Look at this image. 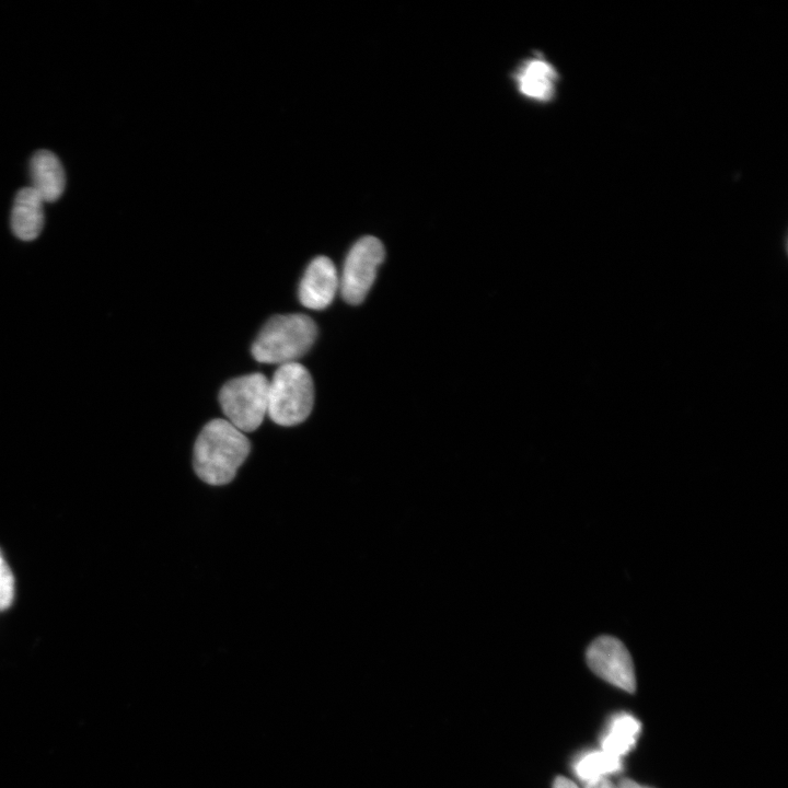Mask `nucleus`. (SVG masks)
<instances>
[{"label": "nucleus", "mask_w": 788, "mask_h": 788, "mask_svg": "<svg viewBox=\"0 0 788 788\" xmlns=\"http://www.w3.org/2000/svg\"><path fill=\"white\" fill-rule=\"evenodd\" d=\"M339 289V277L334 263L325 256L314 258L308 266L300 286V302L312 310L328 306Z\"/></svg>", "instance_id": "nucleus-7"}, {"label": "nucleus", "mask_w": 788, "mask_h": 788, "mask_svg": "<svg viewBox=\"0 0 788 788\" xmlns=\"http://www.w3.org/2000/svg\"><path fill=\"white\" fill-rule=\"evenodd\" d=\"M590 669L609 683L634 693L636 677L631 657L622 641L611 636L593 640L587 650Z\"/></svg>", "instance_id": "nucleus-6"}, {"label": "nucleus", "mask_w": 788, "mask_h": 788, "mask_svg": "<svg viewBox=\"0 0 788 788\" xmlns=\"http://www.w3.org/2000/svg\"><path fill=\"white\" fill-rule=\"evenodd\" d=\"M251 450L244 432L227 419H212L205 425L194 447V470L212 486L229 484Z\"/></svg>", "instance_id": "nucleus-1"}, {"label": "nucleus", "mask_w": 788, "mask_h": 788, "mask_svg": "<svg viewBox=\"0 0 788 788\" xmlns=\"http://www.w3.org/2000/svg\"><path fill=\"white\" fill-rule=\"evenodd\" d=\"M14 595V578L5 561L0 556V611L8 609Z\"/></svg>", "instance_id": "nucleus-13"}, {"label": "nucleus", "mask_w": 788, "mask_h": 788, "mask_svg": "<svg viewBox=\"0 0 788 788\" xmlns=\"http://www.w3.org/2000/svg\"><path fill=\"white\" fill-rule=\"evenodd\" d=\"M553 788H578V787L570 779L563 777V776H558L554 780Z\"/></svg>", "instance_id": "nucleus-15"}, {"label": "nucleus", "mask_w": 788, "mask_h": 788, "mask_svg": "<svg viewBox=\"0 0 788 788\" xmlns=\"http://www.w3.org/2000/svg\"><path fill=\"white\" fill-rule=\"evenodd\" d=\"M586 788H616V786L605 777H600L587 781Z\"/></svg>", "instance_id": "nucleus-14"}, {"label": "nucleus", "mask_w": 788, "mask_h": 788, "mask_svg": "<svg viewBox=\"0 0 788 788\" xmlns=\"http://www.w3.org/2000/svg\"><path fill=\"white\" fill-rule=\"evenodd\" d=\"M384 256L383 244L374 236H363L352 245L339 279V290L347 303L359 304L366 299Z\"/></svg>", "instance_id": "nucleus-5"}, {"label": "nucleus", "mask_w": 788, "mask_h": 788, "mask_svg": "<svg viewBox=\"0 0 788 788\" xmlns=\"http://www.w3.org/2000/svg\"><path fill=\"white\" fill-rule=\"evenodd\" d=\"M44 227V200L30 186L18 192L11 212V228L22 241H33Z\"/></svg>", "instance_id": "nucleus-10"}, {"label": "nucleus", "mask_w": 788, "mask_h": 788, "mask_svg": "<svg viewBox=\"0 0 788 788\" xmlns=\"http://www.w3.org/2000/svg\"><path fill=\"white\" fill-rule=\"evenodd\" d=\"M616 788H649V787L641 786L640 784H638L631 779L624 778L618 781Z\"/></svg>", "instance_id": "nucleus-16"}, {"label": "nucleus", "mask_w": 788, "mask_h": 788, "mask_svg": "<svg viewBox=\"0 0 788 788\" xmlns=\"http://www.w3.org/2000/svg\"><path fill=\"white\" fill-rule=\"evenodd\" d=\"M269 381L263 373H251L227 382L219 402L227 420L242 432H252L263 422L268 409Z\"/></svg>", "instance_id": "nucleus-4"}, {"label": "nucleus", "mask_w": 788, "mask_h": 788, "mask_svg": "<svg viewBox=\"0 0 788 788\" xmlns=\"http://www.w3.org/2000/svg\"><path fill=\"white\" fill-rule=\"evenodd\" d=\"M316 333L314 321L305 314L276 315L257 335L252 355L262 363L296 362L311 348Z\"/></svg>", "instance_id": "nucleus-2"}, {"label": "nucleus", "mask_w": 788, "mask_h": 788, "mask_svg": "<svg viewBox=\"0 0 788 788\" xmlns=\"http://www.w3.org/2000/svg\"><path fill=\"white\" fill-rule=\"evenodd\" d=\"M622 768L621 757L614 756L603 750L587 752L573 764L576 775L584 781L604 777Z\"/></svg>", "instance_id": "nucleus-12"}, {"label": "nucleus", "mask_w": 788, "mask_h": 788, "mask_svg": "<svg viewBox=\"0 0 788 788\" xmlns=\"http://www.w3.org/2000/svg\"><path fill=\"white\" fill-rule=\"evenodd\" d=\"M640 722L628 714L615 716L606 732L601 739V750L614 756L622 757L635 745Z\"/></svg>", "instance_id": "nucleus-11"}, {"label": "nucleus", "mask_w": 788, "mask_h": 788, "mask_svg": "<svg viewBox=\"0 0 788 788\" xmlns=\"http://www.w3.org/2000/svg\"><path fill=\"white\" fill-rule=\"evenodd\" d=\"M0 556H1V552H0Z\"/></svg>", "instance_id": "nucleus-17"}, {"label": "nucleus", "mask_w": 788, "mask_h": 788, "mask_svg": "<svg viewBox=\"0 0 788 788\" xmlns=\"http://www.w3.org/2000/svg\"><path fill=\"white\" fill-rule=\"evenodd\" d=\"M32 188L47 202L59 199L66 186V174L57 155L38 150L30 163Z\"/></svg>", "instance_id": "nucleus-9"}, {"label": "nucleus", "mask_w": 788, "mask_h": 788, "mask_svg": "<svg viewBox=\"0 0 788 788\" xmlns=\"http://www.w3.org/2000/svg\"><path fill=\"white\" fill-rule=\"evenodd\" d=\"M514 79L521 94L536 102H548L555 95L559 76L549 61L535 56L522 62Z\"/></svg>", "instance_id": "nucleus-8"}, {"label": "nucleus", "mask_w": 788, "mask_h": 788, "mask_svg": "<svg viewBox=\"0 0 788 788\" xmlns=\"http://www.w3.org/2000/svg\"><path fill=\"white\" fill-rule=\"evenodd\" d=\"M314 403L310 372L299 362L281 364L268 385L267 414L280 426H294L308 418Z\"/></svg>", "instance_id": "nucleus-3"}]
</instances>
